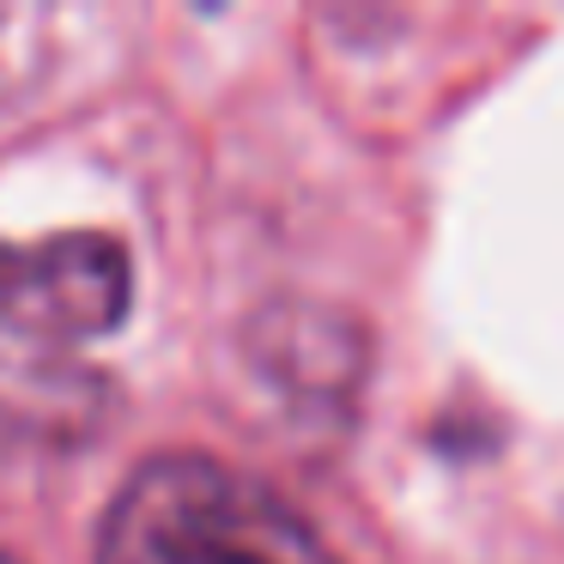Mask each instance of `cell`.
<instances>
[{
  "label": "cell",
  "instance_id": "3",
  "mask_svg": "<svg viewBox=\"0 0 564 564\" xmlns=\"http://www.w3.org/2000/svg\"><path fill=\"white\" fill-rule=\"evenodd\" d=\"M249 358L268 382L292 394H352L370 365V346L358 322H346L328 304H268L249 322Z\"/></svg>",
  "mask_w": 564,
  "mask_h": 564
},
{
  "label": "cell",
  "instance_id": "5",
  "mask_svg": "<svg viewBox=\"0 0 564 564\" xmlns=\"http://www.w3.org/2000/svg\"><path fill=\"white\" fill-rule=\"evenodd\" d=\"M0 564H13V558H0Z\"/></svg>",
  "mask_w": 564,
  "mask_h": 564
},
{
  "label": "cell",
  "instance_id": "2",
  "mask_svg": "<svg viewBox=\"0 0 564 564\" xmlns=\"http://www.w3.org/2000/svg\"><path fill=\"white\" fill-rule=\"evenodd\" d=\"M134 304V256L110 231H55L0 243V334L7 340H98Z\"/></svg>",
  "mask_w": 564,
  "mask_h": 564
},
{
  "label": "cell",
  "instance_id": "4",
  "mask_svg": "<svg viewBox=\"0 0 564 564\" xmlns=\"http://www.w3.org/2000/svg\"><path fill=\"white\" fill-rule=\"evenodd\" d=\"M25 31H31V19L19 13V7H0V79H7V62H13V50H19Z\"/></svg>",
  "mask_w": 564,
  "mask_h": 564
},
{
  "label": "cell",
  "instance_id": "1",
  "mask_svg": "<svg viewBox=\"0 0 564 564\" xmlns=\"http://www.w3.org/2000/svg\"><path fill=\"white\" fill-rule=\"evenodd\" d=\"M98 564H340L292 498L195 449L147 455L98 522Z\"/></svg>",
  "mask_w": 564,
  "mask_h": 564
}]
</instances>
